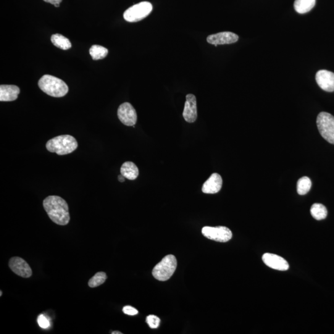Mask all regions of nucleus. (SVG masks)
Returning a JSON list of instances; mask_svg holds the SVG:
<instances>
[{"mask_svg": "<svg viewBox=\"0 0 334 334\" xmlns=\"http://www.w3.org/2000/svg\"><path fill=\"white\" fill-rule=\"evenodd\" d=\"M317 126L320 135L326 141L334 144V117L327 112L320 113L317 118Z\"/></svg>", "mask_w": 334, "mask_h": 334, "instance_id": "6", "label": "nucleus"}, {"mask_svg": "<svg viewBox=\"0 0 334 334\" xmlns=\"http://www.w3.org/2000/svg\"><path fill=\"white\" fill-rule=\"evenodd\" d=\"M183 117L186 122L192 123L196 122L198 117V112H197L196 98L193 94H189L186 96Z\"/></svg>", "mask_w": 334, "mask_h": 334, "instance_id": "10", "label": "nucleus"}, {"mask_svg": "<svg viewBox=\"0 0 334 334\" xmlns=\"http://www.w3.org/2000/svg\"><path fill=\"white\" fill-rule=\"evenodd\" d=\"M146 322L152 328H156L159 327L160 319L155 315H149L146 318Z\"/></svg>", "mask_w": 334, "mask_h": 334, "instance_id": "23", "label": "nucleus"}, {"mask_svg": "<svg viewBox=\"0 0 334 334\" xmlns=\"http://www.w3.org/2000/svg\"><path fill=\"white\" fill-rule=\"evenodd\" d=\"M43 206L53 222L59 225L68 224L70 220L69 207L64 199L58 196H50L44 200Z\"/></svg>", "mask_w": 334, "mask_h": 334, "instance_id": "1", "label": "nucleus"}, {"mask_svg": "<svg viewBox=\"0 0 334 334\" xmlns=\"http://www.w3.org/2000/svg\"><path fill=\"white\" fill-rule=\"evenodd\" d=\"M92 59L94 60H98L105 59L107 56L109 51L105 47L94 45L89 50Z\"/></svg>", "mask_w": 334, "mask_h": 334, "instance_id": "20", "label": "nucleus"}, {"mask_svg": "<svg viewBox=\"0 0 334 334\" xmlns=\"http://www.w3.org/2000/svg\"><path fill=\"white\" fill-rule=\"evenodd\" d=\"M20 89L17 86L1 85L0 86V101L12 102L18 99Z\"/></svg>", "mask_w": 334, "mask_h": 334, "instance_id": "15", "label": "nucleus"}, {"mask_svg": "<svg viewBox=\"0 0 334 334\" xmlns=\"http://www.w3.org/2000/svg\"><path fill=\"white\" fill-rule=\"evenodd\" d=\"M76 139L70 135H61L51 139L46 144V148L52 153L60 156L72 153L78 148Z\"/></svg>", "mask_w": 334, "mask_h": 334, "instance_id": "3", "label": "nucleus"}, {"mask_svg": "<svg viewBox=\"0 0 334 334\" xmlns=\"http://www.w3.org/2000/svg\"><path fill=\"white\" fill-rule=\"evenodd\" d=\"M118 180L120 181V182H124L125 180V178L123 177L122 175L118 176Z\"/></svg>", "mask_w": 334, "mask_h": 334, "instance_id": "27", "label": "nucleus"}, {"mask_svg": "<svg viewBox=\"0 0 334 334\" xmlns=\"http://www.w3.org/2000/svg\"><path fill=\"white\" fill-rule=\"evenodd\" d=\"M177 267V261L172 254L167 255L154 267L152 275L156 279L167 281L172 277Z\"/></svg>", "mask_w": 334, "mask_h": 334, "instance_id": "4", "label": "nucleus"}, {"mask_svg": "<svg viewBox=\"0 0 334 334\" xmlns=\"http://www.w3.org/2000/svg\"><path fill=\"white\" fill-rule=\"evenodd\" d=\"M1 293V296H2V291H1V293Z\"/></svg>", "mask_w": 334, "mask_h": 334, "instance_id": "30", "label": "nucleus"}, {"mask_svg": "<svg viewBox=\"0 0 334 334\" xmlns=\"http://www.w3.org/2000/svg\"><path fill=\"white\" fill-rule=\"evenodd\" d=\"M121 175L130 180H135L139 176L138 167L132 162H126L120 168Z\"/></svg>", "mask_w": 334, "mask_h": 334, "instance_id": "16", "label": "nucleus"}, {"mask_svg": "<svg viewBox=\"0 0 334 334\" xmlns=\"http://www.w3.org/2000/svg\"><path fill=\"white\" fill-rule=\"evenodd\" d=\"M153 7L151 3L143 2L133 5L125 11L123 18L129 23L138 22L151 14Z\"/></svg>", "mask_w": 334, "mask_h": 334, "instance_id": "5", "label": "nucleus"}, {"mask_svg": "<svg viewBox=\"0 0 334 334\" xmlns=\"http://www.w3.org/2000/svg\"><path fill=\"white\" fill-rule=\"evenodd\" d=\"M9 267L12 271L23 278H30L33 275L30 265L20 257H13L9 261Z\"/></svg>", "mask_w": 334, "mask_h": 334, "instance_id": "9", "label": "nucleus"}, {"mask_svg": "<svg viewBox=\"0 0 334 334\" xmlns=\"http://www.w3.org/2000/svg\"><path fill=\"white\" fill-rule=\"evenodd\" d=\"M113 334H122V332H119V331H114V332H112Z\"/></svg>", "mask_w": 334, "mask_h": 334, "instance_id": "28", "label": "nucleus"}, {"mask_svg": "<svg viewBox=\"0 0 334 334\" xmlns=\"http://www.w3.org/2000/svg\"><path fill=\"white\" fill-rule=\"evenodd\" d=\"M118 117L123 125L133 126L136 125L138 116L135 108L128 102L120 105L118 109Z\"/></svg>", "mask_w": 334, "mask_h": 334, "instance_id": "8", "label": "nucleus"}, {"mask_svg": "<svg viewBox=\"0 0 334 334\" xmlns=\"http://www.w3.org/2000/svg\"><path fill=\"white\" fill-rule=\"evenodd\" d=\"M310 212L312 216L317 220L324 219L327 215V209L321 204L315 203L312 205Z\"/></svg>", "mask_w": 334, "mask_h": 334, "instance_id": "19", "label": "nucleus"}, {"mask_svg": "<svg viewBox=\"0 0 334 334\" xmlns=\"http://www.w3.org/2000/svg\"><path fill=\"white\" fill-rule=\"evenodd\" d=\"M315 5V0H295L294 9L299 14H304L310 12Z\"/></svg>", "mask_w": 334, "mask_h": 334, "instance_id": "17", "label": "nucleus"}, {"mask_svg": "<svg viewBox=\"0 0 334 334\" xmlns=\"http://www.w3.org/2000/svg\"><path fill=\"white\" fill-rule=\"evenodd\" d=\"M223 180L218 173H213L208 180L205 181L202 186V191L206 194H215L219 193L222 188Z\"/></svg>", "mask_w": 334, "mask_h": 334, "instance_id": "14", "label": "nucleus"}, {"mask_svg": "<svg viewBox=\"0 0 334 334\" xmlns=\"http://www.w3.org/2000/svg\"><path fill=\"white\" fill-rule=\"evenodd\" d=\"M52 44L58 48L62 50H68L72 48V43L69 39L61 35V34H56L53 35L51 38Z\"/></svg>", "mask_w": 334, "mask_h": 334, "instance_id": "18", "label": "nucleus"}, {"mask_svg": "<svg viewBox=\"0 0 334 334\" xmlns=\"http://www.w3.org/2000/svg\"><path fill=\"white\" fill-rule=\"evenodd\" d=\"M262 261H264L265 265L273 269L285 271L289 269L287 261L278 255L265 253L263 255Z\"/></svg>", "mask_w": 334, "mask_h": 334, "instance_id": "13", "label": "nucleus"}, {"mask_svg": "<svg viewBox=\"0 0 334 334\" xmlns=\"http://www.w3.org/2000/svg\"><path fill=\"white\" fill-rule=\"evenodd\" d=\"M38 85L44 93L54 97H64L69 91L64 81L51 75L42 76L39 81Z\"/></svg>", "mask_w": 334, "mask_h": 334, "instance_id": "2", "label": "nucleus"}, {"mask_svg": "<svg viewBox=\"0 0 334 334\" xmlns=\"http://www.w3.org/2000/svg\"><path fill=\"white\" fill-rule=\"evenodd\" d=\"M318 86L326 92H334V73L327 70H320L315 75Z\"/></svg>", "mask_w": 334, "mask_h": 334, "instance_id": "12", "label": "nucleus"}, {"mask_svg": "<svg viewBox=\"0 0 334 334\" xmlns=\"http://www.w3.org/2000/svg\"><path fill=\"white\" fill-rule=\"evenodd\" d=\"M123 311L125 314L129 315H135L138 314V310L130 306H126L123 307Z\"/></svg>", "mask_w": 334, "mask_h": 334, "instance_id": "25", "label": "nucleus"}, {"mask_svg": "<svg viewBox=\"0 0 334 334\" xmlns=\"http://www.w3.org/2000/svg\"><path fill=\"white\" fill-rule=\"evenodd\" d=\"M238 36L231 32H222L209 36L207 37V41L209 44L214 45L217 47L218 45L235 43L238 41Z\"/></svg>", "mask_w": 334, "mask_h": 334, "instance_id": "11", "label": "nucleus"}, {"mask_svg": "<svg viewBox=\"0 0 334 334\" xmlns=\"http://www.w3.org/2000/svg\"><path fill=\"white\" fill-rule=\"evenodd\" d=\"M54 6L56 8H59L60 7V4L55 5Z\"/></svg>", "mask_w": 334, "mask_h": 334, "instance_id": "29", "label": "nucleus"}, {"mask_svg": "<svg viewBox=\"0 0 334 334\" xmlns=\"http://www.w3.org/2000/svg\"><path fill=\"white\" fill-rule=\"evenodd\" d=\"M107 276L104 272H97L89 281L88 285L91 288L97 287L103 284L107 280Z\"/></svg>", "mask_w": 334, "mask_h": 334, "instance_id": "22", "label": "nucleus"}, {"mask_svg": "<svg viewBox=\"0 0 334 334\" xmlns=\"http://www.w3.org/2000/svg\"><path fill=\"white\" fill-rule=\"evenodd\" d=\"M38 322L39 326L42 328H47L51 326V322H50L49 318L46 317L44 314L39 315Z\"/></svg>", "mask_w": 334, "mask_h": 334, "instance_id": "24", "label": "nucleus"}, {"mask_svg": "<svg viewBox=\"0 0 334 334\" xmlns=\"http://www.w3.org/2000/svg\"><path fill=\"white\" fill-rule=\"evenodd\" d=\"M312 183L308 177H303L299 179L297 183V192L299 195H304L311 189Z\"/></svg>", "mask_w": 334, "mask_h": 334, "instance_id": "21", "label": "nucleus"}, {"mask_svg": "<svg viewBox=\"0 0 334 334\" xmlns=\"http://www.w3.org/2000/svg\"><path fill=\"white\" fill-rule=\"evenodd\" d=\"M202 233L205 237L209 240L225 243L232 238V232L229 228L219 226V227H204L202 228Z\"/></svg>", "mask_w": 334, "mask_h": 334, "instance_id": "7", "label": "nucleus"}, {"mask_svg": "<svg viewBox=\"0 0 334 334\" xmlns=\"http://www.w3.org/2000/svg\"><path fill=\"white\" fill-rule=\"evenodd\" d=\"M44 1L47 3H49V4L55 5L57 4H60V3L62 2V0H44Z\"/></svg>", "mask_w": 334, "mask_h": 334, "instance_id": "26", "label": "nucleus"}]
</instances>
